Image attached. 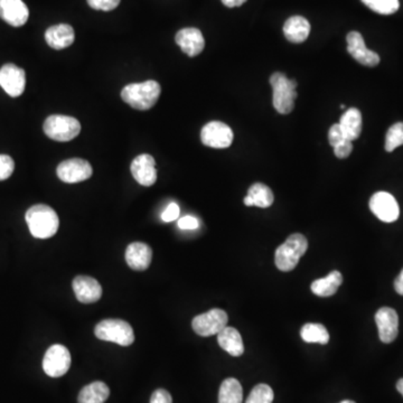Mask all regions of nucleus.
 I'll list each match as a JSON object with an SVG mask.
<instances>
[{"label":"nucleus","instance_id":"nucleus-39","mask_svg":"<svg viewBox=\"0 0 403 403\" xmlns=\"http://www.w3.org/2000/svg\"><path fill=\"white\" fill-rule=\"evenodd\" d=\"M394 289L399 294L403 296V269L394 280Z\"/></svg>","mask_w":403,"mask_h":403},{"label":"nucleus","instance_id":"nucleus-9","mask_svg":"<svg viewBox=\"0 0 403 403\" xmlns=\"http://www.w3.org/2000/svg\"><path fill=\"white\" fill-rule=\"evenodd\" d=\"M233 131L224 122H209L201 131L202 143L211 148H228L233 143Z\"/></svg>","mask_w":403,"mask_h":403},{"label":"nucleus","instance_id":"nucleus-23","mask_svg":"<svg viewBox=\"0 0 403 403\" xmlns=\"http://www.w3.org/2000/svg\"><path fill=\"white\" fill-rule=\"evenodd\" d=\"M218 342L223 350L228 352L230 355L238 358L244 353L243 341L238 329L234 327L226 326L222 332L218 334Z\"/></svg>","mask_w":403,"mask_h":403},{"label":"nucleus","instance_id":"nucleus-6","mask_svg":"<svg viewBox=\"0 0 403 403\" xmlns=\"http://www.w3.org/2000/svg\"><path fill=\"white\" fill-rule=\"evenodd\" d=\"M44 133L48 138L59 143L73 140L81 133L79 120L69 116L53 114L50 116L43 125Z\"/></svg>","mask_w":403,"mask_h":403},{"label":"nucleus","instance_id":"nucleus-37","mask_svg":"<svg viewBox=\"0 0 403 403\" xmlns=\"http://www.w3.org/2000/svg\"><path fill=\"white\" fill-rule=\"evenodd\" d=\"M177 226L182 230H195V228H199V222L197 218H194L191 215H186L184 218L178 220Z\"/></svg>","mask_w":403,"mask_h":403},{"label":"nucleus","instance_id":"nucleus-43","mask_svg":"<svg viewBox=\"0 0 403 403\" xmlns=\"http://www.w3.org/2000/svg\"><path fill=\"white\" fill-rule=\"evenodd\" d=\"M341 403H355L354 402V401L352 400H345V401H342V402Z\"/></svg>","mask_w":403,"mask_h":403},{"label":"nucleus","instance_id":"nucleus-17","mask_svg":"<svg viewBox=\"0 0 403 403\" xmlns=\"http://www.w3.org/2000/svg\"><path fill=\"white\" fill-rule=\"evenodd\" d=\"M73 292L75 297L82 304H93L100 300L102 287L98 280L88 276H77L73 280Z\"/></svg>","mask_w":403,"mask_h":403},{"label":"nucleus","instance_id":"nucleus-7","mask_svg":"<svg viewBox=\"0 0 403 403\" xmlns=\"http://www.w3.org/2000/svg\"><path fill=\"white\" fill-rule=\"evenodd\" d=\"M228 314L222 309L214 308L207 313L197 316L192 321V327L199 336H212L222 332L228 326Z\"/></svg>","mask_w":403,"mask_h":403},{"label":"nucleus","instance_id":"nucleus-11","mask_svg":"<svg viewBox=\"0 0 403 403\" xmlns=\"http://www.w3.org/2000/svg\"><path fill=\"white\" fill-rule=\"evenodd\" d=\"M370 209L379 220L385 223L394 222L400 215L398 202L387 192L374 194L370 199Z\"/></svg>","mask_w":403,"mask_h":403},{"label":"nucleus","instance_id":"nucleus-40","mask_svg":"<svg viewBox=\"0 0 403 403\" xmlns=\"http://www.w3.org/2000/svg\"><path fill=\"white\" fill-rule=\"evenodd\" d=\"M221 1L228 9H234V7H240V6L243 5L247 0H221Z\"/></svg>","mask_w":403,"mask_h":403},{"label":"nucleus","instance_id":"nucleus-8","mask_svg":"<svg viewBox=\"0 0 403 403\" xmlns=\"http://www.w3.org/2000/svg\"><path fill=\"white\" fill-rule=\"evenodd\" d=\"M71 354L65 346L55 344L48 348L43 358V369L50 377H63L71 368Z\"/></svg>","mask_w":403,"mask_h":403},{"label":"nucleus","instance_id":"nucleus-33","mask_svg":"<svg viewBox=\"0 0 403 403\" xmlns=\"http://www.w3.org/2000/svg\"><path fill=\"white\" fill-rule=\"evenodd\" d=\"M91 9L96 11H110L117 9L121 0H87Z\"/></svg>","mask_w":403,"mask_h":403},{"label":"nucleus","instance_id":"nucleus-28","mask_svg":"<svg viewBox=\"0 0 403 403\" xmlns=\"http://www.w3.org/2000/svg\"><path fill=\"white\" fill-rule=\"evenodd\" d=\"M248 197H251L253 206L267 209L273 204L275 197L270 187L263 183H255L248 191Z\"/></svg>","mask_w":403,"mask_h":403},{"label":"nucleus","instance_id":"nucleus-42","mask_svg":"<svg viewBox=\"0 0 403 403\" xmlns=\"http://www.w3.org/2000/svg\"><path fill=\"white\" fill-rule=\"evenodd\" d=\"M244 204L245 206H253V202H252L251 197H244Z\"/></svg>","mask_w":403,"mask_h":403},{"label":"nucleus","instance_id":"nucleus-25","mask_svg":"<svg viewBox=\"0 0 403 403\" xmlns=\"http://www.w3.org/2000/svg\"><path fill=\"white\" fill-rule=\"evenodd\" d=\"M110 390L106 383L96 381L85 385L81 390L77 402L79 403H104L109 398Z\"/></svg>","mask_w":403,"mask_h":403},{"label":"nucleus","instance_id":"nucleus-16","mask_svg":"<svg viewBox=\"0 0 403 403\" xmlns=\"http://www.w3.org/2000/svg\"><path fill=\"white\" fill-rule=\"evenodd\" d=\"M30 11L23 0H0V18L13 27L26 24Z\"/></svg>","mask_w":403,"mask_h":403},{"label":"nucleus","instance_id":"nucleus-14","mask_svg":"<svg viewBox=\"0 0 403 403\" xmlns=\"http://www.w3.org/2000/svg\"><path fill=\"white\" fill-rule=\"evenodd\" d=\"M375 323L379 329L380 340L390 344L398 337L399 316L390 307H383L375 314Z\"/></svg>","mask_w":403,"mask_h":403},{"label":"nucleus","instance_id":"nucleus-29","mask_svg":"<svg viewBox=\"0 0 403 403\" xmlns=\"http://www.w3.org/2000/svg\"><path fill=\"white\" fill-rule=\"evenodd\" d=\"M362 3L381 15H392L400 7L399 0H362Z\"/></svg>","mask_w":403,"mask_h":403},{"label":"nucleus","instance_id":"nucleus-10","mask_svg":"<svg viewBox=\"0 0 403 403\" xmlns=\"http://www.w3.org/2000/svg\"><path fill=\"white\" fill-rule=\"evenodd\" d=\"M56 174L64 183L74 184L89 180L92 176L93 170L88 160L72 158L62 162L57 166Z\"/></svg>","mask_w":403,"mask_h":403},{"label":"nucleus","instance_id":"nucleus-24","mask_svg":"<svg viewBox=\"0 0 403 403\" xmlns=\"http://www.w3.org/2000/svg\"><path fill=\"white\" fill-rule=\"evenodd\" d=\"M343 284V276L340 271L334 270L324 278L317 279L311 284V289L319 297H331L336 294Z\"/></svg>","mask_w":403,"mask_h":403},{"label":"nucleus","instance_id":"nucleus-12","mask_svg":"<svg viewBox=\"0 0 403 403\" xmlns=\"http://www.w3.org/2000/svg\"><path fill=\"white\" fill-rule=\"evenodd\" d=\"M0 87L13 98L21 96L26 87V74L24 70L15 64H5L0 69Z\"/></svg>","mask_w":403,"mask_h":403},{"label":"nucleus","instance_id":"nucleus-18","mask_svg":"<svg viewBox=\"0 0 403 403\" xmlns=\"http://www.w3.org/2000/svg\"><path fill=\"white\" fill-rule=\"evenodd\" d=\"M175 40L184 53L191 57L199 55L205 48L204 36L199 28H194V27L180 31L176 34Z\"/></svg>","mask_w":403,"mask_h":403},{"label":"nucleus","instance_id":"nucleus-36","mask_svg":"<svg viewBox=\"0 0 403 403\" xmlns=\"http://www.w3.org/2000/svg\"><path fill=\"white\" fill-rule=\"evenodd\" d=\"M181 214V209L176 203H170L167 209L162 212V220L164 222H172V221L177 220Z\"/></svg>","mask_w":403,"mask_h":403},{"label":"nucleus","instance_id":"nucleus-34","mask_svg":"<svg viewBox=\"0 0 403 403\" xmlns=\"http://www.w3.org/2000/svg\"><path fill=\"white\" fill-rule=\"evenodd\" d=\"M344 140H348L345 138L344 133H343L342 129H341L340 125L338 123H335L332 127L329 128V145L334 148L338 143H343Z\"/></svg>","mask_w":403,"mask_h":403},{"label":"nucleus","instance_id":"nucleus-26","mask_svg":"<svg viewBox=\"0 0 403 403\" xmlns=\"http://www.w3.org/2000/svg\"><path fill=\"white\" fill-rule=\"evenodd\" d=\"M243 390L241 383L234 377L224 380L219 391V403H242Z\"/></svg>","mask_w":403,"mask_h":403},{"label":"nucleus","instance_id":"nucleus-32","mask_svg":"<svg viewBox=\"0 0 403 403\" xmlns=\"http://www.w3.org/2000/svg\"><path fill=\"white\" fill-rule=\"evenodd\" d=\"M15 162L9 155H0V181H5L13 175Z\"/></svg>","mask_w":403,"mask_h":403},{"label":"nucleus","instance_id":"nucleus-27","mask_svg":"<svg viewBox=\"0 0 403 403\" xmlns=\"http://www.w3.org/2000/svg\"><path fill=\"white\" fill-rule=\"evenodd\" d=\"M300 336L306 343H319V344L326 345L329 342V331L321 324H306L300 331Z\"/></svg>","mask_w":403,"mask_h":403},{"label":"nucleus","instance_id":"nucleus-13","mask_svg":"<svg viewBox=\"0 0 403 403\" xmlns=\"http://www.w3.org/2000/svg\"><path fill=\"white\" fill-rule=\"evenodd\" d=\"M346 40H348V52L356 62L364 67H374L379 65L380 56L373 50L366 48L363 36L360 33H348Z\"/></svg>","mask_w":403,"mask_h":403},{"label":"nucleus","instance_id":"nucleus-19","mask_svg":"<svg viewBox=\"0 0 403 403\" xmlns=\"http://www.w3.org/2000/svg\"><path fill=\"white\" fill-rule=\"evenodd\" d=\"M153 250L143 242H133L126 250V261L133 270L143 271L149 268Z\"/></svg>","mask_w":403,"mask_h":403},{"label":"nucleus","instance_id":"nucleus-20","mask_svg":"<svg viewBox=\"0 0 403 403\" xmlns=\"http://www.w3.org/2000/svg\"><path fill=\"white\" fill-rule=\"evenodd\" d=\"M75 40L73 27L67 24L50 26L45 32V40L50 48L54 50H63L71 46Z\"/></svg>","mask_w":403,"mask_h":403},{"label":"nucleus","instance_id":"nucleus-38","mask_svg":"<svg viewBox=\"0 0 403 403\" xmlns=\"http://www.w3.org/2000/svg\"><path fill=\"white\" fill-rule=\"evenodd\" d=\"M150 403H172V395L164 389H158L151 394Z\"/></svg>","mask_w":403,"mask_h":403},{"label":"nucleus","instance_id":"nucleus-3","mask_svg":"<svg viewBox=\"0 0 403 403\" xmlns=\"http://www.w3.org/2000/svg\"><path fill=\"white\" fill-rule=\"evenodd\" d=\"M308 249V241L302 233H294L276 250L275 263L277 268L284 272L294 270L300 258Z\"/></svg>","mask_w":403,"mask_h":403},{"label":"nucleus","instance_id":"nucleus-5","mask_svg":"<svg viewBox=\"0 0 403 403\" xmlns=\"http://www.w3.org/2000/svg\"><path fill=\"white\" fill-rule=\"evenodd\" d=\"M94 334L99 340L116 343L121 346H131L135 342V334L131 324L122 319H104L96 324Z\"/></svg>","mask_w":403,"mask_h":403},{"label":"nucleus","instance_id":"nucleus-15","mask_svg":"<svg viewBox=\"0 0 403 403\" xmlns=\"http://www.w3.org/2000/svg\"><path fill=\"white\" fill-rule=\"evenodd\" d=\"M131 174L137 183L145 187L154 185L157 181L156 162L148 154L139 155L131 162Z\"/></svg>","mask_w":403,"mask_h":403},{"label":"nucleus","instance_id":"nucleus-2","mask_svg":"<svg viewBox=\"0 0 403 403\" xmlns=\"http://www.w3.org/2000/svg\"><path fill=\"white\" fill-rule=\"evenodd\" d=\"M162 88L156 81L148 80L143 83H133L122 89L121 99L133 109H151L160 99Z\"/></svg>","mask_w":403,"mask_h":403},{"label":"nucleus","instance_id":"nucleus-1","mask_svg":"<svg viewBox=\"0 0 403 403\" xmlns=\"http://www.w3.org/2000/svg\"><path fill=\"white\" fill-rule=\"evenodd\" d=\"M25 219L31 233L36 239H50L59 230V216L48 205H34L27 211Z\"/></svg>","mask_w":403,"mask_h":403},{"label":"nucleus","instance_id":"nucleus-4","mask_svg":"<svg viewBox=\"0 0 403 403\" xmlns=\"http://www.w3.org/2000/svg\"><path fill=\"white\" fill-rule=\"evenodd\" d=\"M270 84L272 87L273 108L280 114H290L297 98V82L289 80L284 73L276 72L271 75Z\"/></svg>","mask_w":403,"mask_h":403},{"label":"nucleus","instance_id":"nucleus-35","mask_svg":"<svg viewBox=\"0 0 403 403\" xmlns=\"http://www.w3.org/2000/svg\"><path fill=\"white\" fill-rule=\"evenodd\" d=\"M353 143L350 140H344L343 143H338L336 147H334V154L337 158L340 160H345L352 154Z\"/></svg>","mask_w":403,"mask_h":403},{"label":"nucleus","instance_id":"nucleus-21","mask_svg":"<svg viewBox=\"0 0 403 403\" xmlns=\"http://www.w3.org/2000/svg\"><path fill=\"white\" fill-rule=\"evenodd\" d=\"M311 33L309 21L302 16H292L284 25L285 38L294 44H300L307 40Z\"/></svg>","mask_w":403,"mask_h":403},{"label":"nucleus","instance_id":"nucleus-41","mask_svg":"<svg viewBox=\"0 0 403 403\" xmlns=\"http://www.w3.org/2000/svg\"><path fill=\"white\" fill-rule=\"evenodd\" d=\"M397 389H398L399 392L403 397V379L399 380L398 383H397Z\"/></svg>","mask_w":403,"mask_h":403},{"label":"nucleus","instance_id":"nucleus-31","mask_svg":"<svg viewBox=\"0 0 403 403\" xmlns=\"http://www.w3.org/2000/svg\"><path fill=\"white\" fill-rule=\"evenodd\" d=\"M275 394L272 389L267 385H258L248 397L245 403H272Z\"/></svg>","mask_w":403,"mask_h":403},{"label":"nucleus","instance_id":"nucleus-22","mask_svg":"<svg viewBox=\"0 0 403 403\" xmlns=\"http://www.w3.org/2000/svg\"><path fill=\"white\" fill-rule=\"evenodd\" d=\"M362 123L363 121H362L361 111L356 108H350L343 114L338 125L344 133L345 138L353 141L361 136Z\"/></svg>","mask_w":403,"mask_h":403},{"label":"nucleus","instance_id":"nucleus-30","mask_svg":"<svg viewBox=\"0 0 403 403\" xmlns=\"http://www.w3.org/2000/svg\"><path fill=\"white\" fill-rule=\"evenodd\" d=\"M403 145V122H398L391 126L385 136V148L387 153H392L393 150Z\"/></svg>","mask_w":403,"mask_h":403}]
</instances>
